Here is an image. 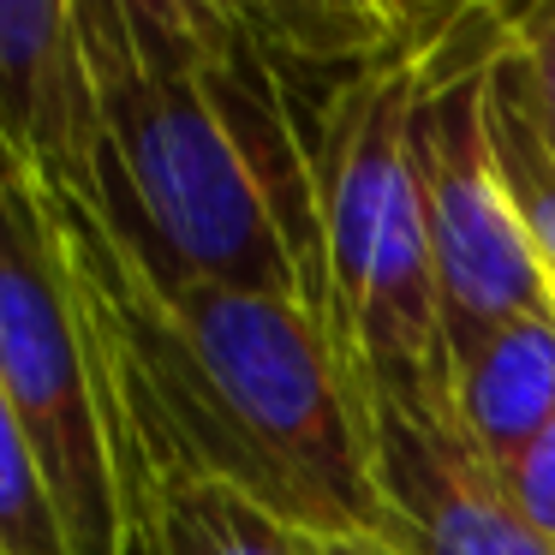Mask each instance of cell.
I'll use <instances>...</instances> for the list:
<instances>
[{"instance_id":"6da1fadb","label":"cell","mask_w":555,"mask_h":555,"mask_svg":"<svg viewBox=\"0 0 555 555\" xmlns=\"http://www.w3.org/2000/svg\"><path fill=\"white\" fill-rule=\"evenodd\" d=\"M102 418L120 472L126 555L168 483H233L328 543L376 538L364 395L323 317L281 293L162 281L108 240L90 204H61Z\"/></svg>"},{"instance_id":"7a4b0ae2","label":"cell","mask_w":555,"mask_h":555,"mask_svg":"<svg viewBox=\"0 0 555 555\" xmlns=\"http://www.w3.org/2000/svg\"><path fill=\"white\" fill-rule=\"evenodd\" d=\"M102 96L90 216L162 281L281 293L323 317V233L299 126L251 13L85 7Z\"/></svg>"},{"instance_id":"3957f363","label":"cell","mask_w":555,"mask_h":555,"mask_svg":"<svg viewBox=\"0 0 555 555\" xmlns=\"http://www.w3.org/2000/svg\"><path fill=\"white\" fill-rule=\"evenodd\" d=\"M442 25L412 18L388 49L328 73L317 120L299 126L323 233L328 340L352 383L406 406H448V340L412 162V114Z\"/></svg>"},{"instance_id":"277c9868","label":"cell","mask_w":555,"mask_h":555,"mask_svg":"<svg viewBox=\"0 0 555 555\" xmlns=\"http://www.w3.org/2000/svg\"><path fill=\"white\" fill-rule=\"evenodd\" d=\"M0 424L30 448L73 555H126L120 472L73 245L54 197L25 168L0 173Z\"/></svg>"},{"instance_id":"5b68a950","label":"cell","mask_w":555,"mask_h":555,"mask_svg":"<svg viewBox=\"0 0 555 555\" xmlns=\"http://www.w3.org/2000/svg\"><path fill=\"white\" fill-rule=\"evenodd\" d=\"M514 37L507 13H448L424 61V96L412 114L424 240L436 269L448 359L514 317L550 311L555 281L502 185L490 138V66Z\"/></svg>"},{"instance_id":"8992f818","label":"cell","mask_w":555,"mask_h":555,"mask_svg":"<svg viewBox=\"0 0 555 555\" xmlns=\"http://www.w3.org/2000/svg\"><path fill=\"white\" fill-rule=\"evenodd\" d=\"M364 395V442L376 483V538L395 555H555V543L519 514L483 454L466 442L454 406H406Z\"/></svg>"},{"instance_id":"52a82bcc","label":"cell","mask_w":555,"mask_h":555,"mask_svg":"<svg viewBox=\"0 0 555 555\" xmlns=\"http://www.w3.org/2000/svg\"><path fill=\"white\" fill-rule=\"evenodd\" d=\"M0 144L61 204L96 192L102 96L78 0H7L0 7Z\"/></svg>"},{"instance_id":"ba28073f","label":"cell","mask_w":555,"mask_h":555,"mask_svg":"<svg viewBox=\"0 0 555 555\" xmlns=\"http://www.w3.org/2000/svg\"><path fill=\"white\" fill-rule=\"evenodd\" d=\"M448 406L483 466L502 478L555 424V305L460 347L448 359Z\"/></svg>"},{"instance_id":"9c48e42d","label":"cell","mask_w":555,"mask_h":555,"mask_svg":"<svg viewBox=\"0 0 555 555\" xmlns=\"http://www.w3.org/2000/svg\"><path fill=\"white\" fill-rule=\"evenodd\" d=\"M138 555H328V538L269 514L233 483H168Z\"/></svg>"},{"instance_id":"30bf717a","label":"cell","mask_w":555,"mask_h":555,"mask_svg":"<svg viewBox=\"0 0 555 555\" xmlns=\"http://www.w3.org/2000/svg\"><path fill=\"white\" fill-rule=\"evenodd\" d=\"M0 555H73L66 519L30 448L0 424Z\"/></svg>"},{"instance_id":"8fae6325","label":"cell","mask_w":555,"mask_h":555,"mask_svg":"<svg viewBox=\"0 0 555 555\" xmlns=\"http://www.w3.org/2000/svg\"><path fill=\"white\" fill-rule=\"evenodd\" d=\"M507 18H514L507 61H514V78L526 90V108L538 120L543 144L555 150V7H531V13H507Z\"/></svg>"},{"instance_id":"7c38bea8","label":"cell","mask_w":555,"mask_h":555,"mask_svg":"<svg viewBox=\"0 0 555 555\" xmlns=\"http://www.w3.org/2000/svg\"><path fill=\"white\" fill-rule=\"evenodd\" d=\"M502 490L514 495L519 514H526L531 526L555 543V424L514 460V466L502 472Z\"/></svg>"},{"instance_id":"4fadbf2b","label":"cell","mask_w":555,"mask_h":555,"mask_svg":"<svg viewBox=\"0 0 555 555\" xmlns=\"http://www.w3.org/2000/svg\"><path fill=\"white\" fill-rule=\"evenodd\" d=\"M328 555H395V550H383V543L359 538V543H328Z\"/></svg>"},{"instance_id":"5bb4252c","label":"cell","mask_w":555,"mask_h":555,"mask_svg":"<svg viewBox=\"0 0 555 555\" xmlns=\"http://www.w3.org/2000/svg\"><path fill=\"white\" fill-rule=\"evenodd\" d=\"M550 281H555V275H550Z\"/></svg>"}]
</instances>
